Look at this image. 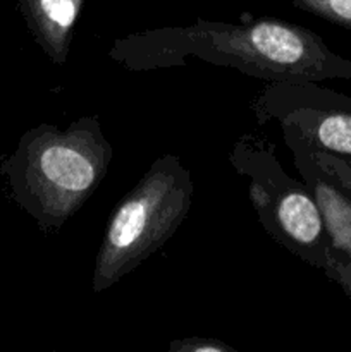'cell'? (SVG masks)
Listing matches in <instances>:
<instances>
[{
	"label": "cell",
	"mask_w": 351,
	"mask_h": 352,
	"mask_svg": "<svg viewBox=\"0 0 351 352\" xmlns=\"http://www.w3.org/2000/svg\"><path fill=\"white\" fill-rule=\"evenodd\" d=\"M107 55L133 72L181 67L198 58L267 82L351 79L350 58L330 50L308 28L277 17L246 23L196 19L186 26L136 31L116 38Z\"/></svg>",
	"instance_id": "cell-1"
},
{
	"label": "cell",
	"mask_w": 351,
	"mask_h": 352,
	"mask_svg": "<svg viewBox=\"0 0 351 352\" xmlns=\"http://www.w3.org/2000/svg\"><path fill=\"white\" fill-rule=\"evenodd\" d=\"M112 157L98 116H83L65 129L40 124L24 133L6 172L16 201L52 232L92 198Z\"/></svg>",
	"instance_id": "cell-2"
},
{
	"label": "cell",
	"mask_w": 351,
	"mask_h": 352,
	"mask_svg": "<svg viewBox=\"0 0 351 352\" xmlns=\"http://www.w3.org/2000/svg\"><path fill=\"white\" fill-rule=\"evenodd\" d=\"M193 192L191 172L178 155H162L151 162L110 213L93 265L95 294L114 287L178 232L189 215Z\"/></svg>",
	"instance_id": "cell-3"
},
{
	"label": "cell",
	"mask_w": 351,
	"mask_h": 352,
	"mask_svg": "<svg viewBox=\"0 0 351 352\" xmlns=\"http://www.w3.org/2000/svg\"><path fill=\"white\" fill-rule=\"evenodd\" d=\"M231 167L248 179V196L265 232L310 267L326 270L330 241L305 186L282 168L274 148L244 136L229 153Z\"/></svg>",
	"instance_id": "cell-4"
},
{
	"label": "cell",
	"mask_w": 351,
	"mask_h": 352,
	"mask_svg": "<svg viewBox=\"0 0 351 352\" xmlns=\"http://www.w3.org/2000/svg\"><path fill=\"white\" fill-rule=\"evenodd\" d=\"M251 110L260 126L277 122L286 146L351 158V96L315 81L267 82Z\"/></svg>",
	"instance_id": "cell-5"
},
{
	"label": "cell",
	"mask_w": 351,
	"mask_h": 352,
	"mask_svg": "<svg viewBox=\"0 0 351 352\" xmlns=\"http://www.w3.org/2000/svg\"><path fill=\"white\" fill-rule=\"evenodd\" d=\"M292 164L312 192L322 215L330 246L351 258V199L339 182L319 165L312 150L292 146Z\"/></svg>",
	"instance_id": "cell-6"
},
{
	"label": "cell",
	"mask_w": 351,
	"mask_h": 352,
	"mask_svg": "<svg viewBox=\"0 0 351 352\" xmlns=\"http://www.w3.org/2000/svg\"><path fill=\"white\" fill-rule=\"evenodd\" d=\"M86 0H19L28 28L48 60L64 65Z\"/></svg>",
	"instance_id": "cell-7"
},
{
	"label": "cell",
	"mask_w": 351,
	"mask_h": 352,
	"mask_svg": "<svg viewBox=\"0 0 351 352\" xmlns=\"http://www.w3.org/2000/svg\"><path fill=\"white\" fill-rule=\"evenodd\" d=\"M303 12L351 31V0H288Z\"/></svg>",
	"instance_id": "cell-8"
},
{
	"label": "cell",
	"mask_w": 351,
	"mask_h": 352,
	"mask_svg": "<svg viewBox=\"0 0 351 352\" xmlns=\"http://www.w3.org/2000/svg\"><path fill=\"white\" fill-rule=\"evenodd\" d=\"M312 153L313 157H315V160L319 162L320 167L326 168V170L339 182L341 188L344 189V192H346L351 199V158L319 150H312Z\"/></svg>",
	"instance_id": "cell-9"
},
{
	"label": "cell",
	"mask_w": 351,
	"mask_h": 352,
	"mask_svg": "<svg viewBox=\"0 0 351 352\" xmlns=\"http://www.w3.org/2000/svg\"><path fill=\"white\" fill-rule=\"evenodd\" d=\"M323 274L334 280L336 284L341 285L344 294L350 298L351 301V258L346 256L344 253L337 251L336 248L330 246L329 251V263Z\"/></svg>",
	"instance_id": "cell-10"
},
{
	"label": "cell",
	"mask_w": 351,
	"mask_h": 352,
	"mask_svg": "<svg viewBox=\"0 0 351 352\" xmlns=\"http://www.w3.org/2000/svg\"><path fill=\"white\" fill-rule=\"evenodd\" d=\"M169 352H236V349L219 339L186 337L172 340L169 344Z\"/></svg>",
	"instance_id": "cell-11"
}]
</instances>
